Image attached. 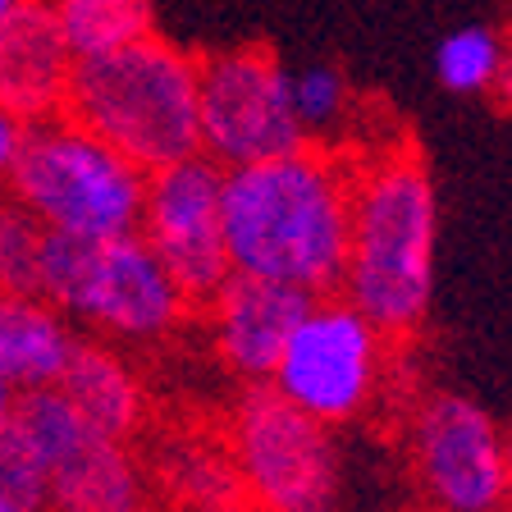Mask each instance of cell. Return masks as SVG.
<instances>
[{
  "instance_id": "52a82bcc",
  "label": "cell",
  "mask_w": 512,
  "mask_h": 512,
  "mask_svg": "<svg viewBox=\"0 0 512 512\" xmlns=\"http://www.w3.org/2000/svg\"><path fill=\"white\" fill-rule=\"evenodd\" d=\"M224 448L243 494L266 512H334L343 490V453L330 426L311 421L270 384H247L229 412Z\"/></svg>"
},
{
  "instance_id": "4fadbf2b",
  "label": "cell",
  "mask_w": 512,
  "mask_h": 512,
  "mask_svg": "<svg viewBox=\"0 0 512 512\" xmlns=\"http://www.w3.org/2000/svg\"><path fill=\"white\" fill-rule=\"evenodd\" d=\"M74 51L60 37L51 5L32 0L23 14L0 23V106L28 124L64 115Z\"/></svg>"
},
{
  "instance_id": "ffe728a7",
  "label": "cell",
  "mask_w": 512,
  "mask_h": 512,
  "mask_svg": "<svg viewBox=\"0 0 512 512\" xmlns=\"http://www.w3.org/2000/svg\"><path fill=\"white\" fill-rule=\"evenodd\" d=\"M42 234L46 229L32 215L0 202V293H37Z\"/></svg>"
},
{
  "instance_id": "ba28073f",
  "label": "cell",
  "mask_w": 512,
  "mask_h": 512,
  "mask_svg": "<svg viewBox=\"0 0 512 512\" xmlns=\"http://www.w3.org/2000/svg\"><path fill=\"white\" fill-rule=\"evenodd\" d=\"M288 74L275 51L238 46L197 60V151L220 170L307 147Z\"/></svg>"
},
{
  "instance_id": "d4e9b609",
  "label": "cell",
  "mask_w": 512,
  "mask_h": 512,
  "mask_svg": "<svg viewBox=\"0 0 512 512\" xmlns=\"http://www.w3.org/2000/svg\"><path fill=\"white\" fill-rule=\"evenodd\" d=\"M28 5H32V0H0V23H10L14 14H23Z\"/></svg>"
},
{
  "instance_id": "2e32d148",
  "label": "cell",
  "mask_w": 512,
  "mask_h": 512,
  "mask_svg": "<svg viewBox=\"0 0 512 512\" xmlns=\"http://www.w3.org/2000/svg\"><path fill=\"white\" fill-rule=\"evenodd\" d=\"M160 485L179 512H238L243 480L234 471V458L224 439L179 435L160 448Z\"/></svg>"
},
{
  "instance_id": "30bf717a",
  "label": "cell",
  "mask_w": 512,
  "mask_h": 512,
  "mask_svg": "<svg viewBox=\"0 0 512 512\" xmlns=\"http://www.w3.org/2000/svg\"><path fill=\"white\" fill-rule=\"evenodd\" d=\"M416 490L430 512H503L508 430L467 394H430L407 426Z\"/></svg>"
},
{
  "instance_id": "7a4b0ae2",
  "label": "cell",
  "mask_w": 512,
  "mask_h": 512,
  "mask_svg": "<svg viewBox=\"0 0 512 512\" xmlns=\"http://www.w3.org/2000/svg\"><path fill=\"white\" fill-rule=\"evenodd\" d=\"M439 202L416 142H375L352 160L348 261L339 298L352 302L389 339H412L435 298Z\"/></svg>"
},
{
  "instance_id": "9c48e42d",
  "label": "cell",
  "mask_w": 512,
  "mask_h": 512,
  "mask_svg": "<svg viewBox=\"0 0 512 512\" xmlns=\"http://www.w3.org/2000/svg\"><path fill=\"white\" fill-rule=\"evenodd\" d=\"M46 480V512H147V476L124 439L87 426L60 389H32L10 412Z\"/></svg>"
},
{
  "instance_id": "5b68a950",
  "label": "cell",
  "mask_w": 512,
  "mask_h": 512,
  "mask_svg": "<svg viewBox=\"0 0 512 512\" xmlns=\"http://www.w3.org/2000/svg\"><path fill=\"white\" fill-rule=\"evenodd\" d=\"M5 188L10 206L51 234L106 243L138 234L147 174L69 115H55L28 128L23 156Z\"/></svg>"
},
{
  "instance_id": "cb8c5ba5",
  "label": "cell",
  "mask_w": 512,
  "mask_h": 512,
  "mask_svg": "<svg viewBox=\"0 0 512 512\" xmlns=\"http://www.w3.org/2000/svg\"><path fill=\"white\" fill-rule=\"evenodd\" d=\"M14 389H10V380H5V375H0V430L10 426V412H14Z\"/></svg>"
},
{
  "instance_id": "ac0fdd59",
  "label": "cell",
  "mask_w": 512,
  "mask_h": 512,
  "mask_svg": "<svg viewBox=\"0 0 512 512\" xmlns=\"http://www.w3.org/2000/svg\"><path fill=\"white\" fill-rule=\"evenodd\" d=\"M508 55H512V46L503 42V32L485 28V23H467V28L448 32L444 42H439L435 78L458 96H490Z\"/></svg>"
},
{
  "instance_id": "e0dca14e",
  "label": "cell",
  "mask_w": 512,
  "mask_h": 512,
  "mask_svg": "<svg viewBox=\"0 0 512 512\" xmlns=\"http://www.w3.org/2000/svg\"><path fill=\"white\" fill-rule=\"evenodd\" d=\"M69 42L74 60L119 51L156 32V5L151 0H46Z\"/></svg>"
},
{
  "instance_id": "7c38bea8",
  "label": "cell",
  "mask_w": 512,
  "mask_h": 512,
  "mask_svg": "<svg viewBox=\"0 0 512 512\" xmlns=\"http://www.w3.org/2000/svg\"><path fill=\"white\" fill-rule=\"evenodd\" d=\"M307 293L270 279L229 275L206 298V334H211L215 362L243 384H266L279 362L288 330L307 311Z\"/></svg>"
},
{
  "instance_id": "603a6c76",
  "label": "cell",
  "mask_w": 512,
  "mask_h": 512,
  "mask_svg": "<svg viewBox=\"0 0 512 512\" xmlns=\"http://www.w3.org/2000/svg\"><path fill=\"white\" fill-rule=\"evenodd\" d=\"M490 101H494V106H503V110H512V55H508V60H503L499 78H494V87H490Z\"/></svg>"
},
{
  "instance_id": "9a60e30c",
  "label": "cell",
  "mask_w": 512,
  "mask_h": 512,
  "mask_svg": "<svg viewBox=\"0 0 512 512\" xmlns=\"http://www.w3.org/2000/svg\"><path fill=\"white\" fill-rule=\"evenodd\" d=\"M74 320L37 293H0V375L14 394L55 389L74 357Z\"/></svg>"
},
{
  "instance_id": "8fae6325",
  "label": "cell",
  "mask_w": 512,
  "mask_h": 512,
  "mask_svg": "<svg viewBox=\"0 0 512 512\" xmlns=\"http://www.w3.org/2000/svg\"><path fill=\"white\" fill-rule=\"evenodd\" d=\"M220 183L224 170L206 156H188L179 165L147 174V197H142L138 234L160 266L170 270L179 293L197 307L234 275L229 247H224L220 220Z\"/></svg>"
},
{
  "instance_id": "3957f363",
  "label": "cell",
  "mask_w": 512,
  "mask_h": 512,
  "mask_svg": "<svg viewBox=\"0 0 512 512\" xmlns=\"http://www.w3.org/2000/svg\"><path fill=\"white\" fill-rule=\"evenodd\" d=\"M64 115L133 160L142 174L197 151V55L160 32L119 51L74 60Z\"/></svg>"
},
{
  "instance_id": "44dd1931",
  "label": "cell",
  "mask_w": 512,
  "mask_h": 512,
  "mask_svg": "<svg viewBox=\"0 0 512 512\" xmlns=\"http://www.w3.org/2000/svg\"><path fill=\"white\" fill-rule=\"evenodd\" d=\"M0 512H46V480L14 421L0 430Z\"/></svg>"
},
{
  "instance_id": "7402d4cb",
  "label": "cell",
  "mask_w": 512,
  "mask_h": 512,
  "mask_svg": "<svg viewBox=\"0 0 512 512\" xmlns=\"http://www.w3.org/2000/svg\"><path fill=\"white\" fill-rule=\"evenodd\" d=\"M28 119H19L14 110H5L0 106V188L10 183V174H14V165H19V156H23V142H28Z\"/></svg>"
},
{
  "instance_id": "484cf974",
  "label": "cell",
  "mask_w": 512,
  "mask_h": 512,
  "mask_svg": "<svg viewBox=\"0 0 512 512\" xmlns=\"http://www.w3.org/2000/svg\"><path fill=\"white\" fill-rule=\"evenodd\" d=\"M503 512H512V430H508V494H503Z\"/></svg>"
},
{
  "instance_id": "d6986e66",
  "label": "cell",
  "mask_w": 512,
  "mask_h": 512,
  "mask_svg": "<svg viewBox=\"0 0 512 512\" xmlns=\"http://www.w3.org/2000/svg\"><path fill=\"white\" fill-rule=\"evenodd\" d=\"M288 92H293V115L302 133L316 147H325V138H339L357 119V96L339 64H307L298 74H288Z\"/></svg>"
},
{
  "instance_id": "6da1fadb",
  "label": "cell",
  "mask_w": 512,
  "mask_h": 512,
  "mask_svg": "<svg viewBox=\"0 0 512 512\" xmlns=\"http://www.w3.org/2000/svg\"><path fill=\"white\" fill-rule=\"evenodd\" d=\"M352 156L307 147L224 170L220 220L234 275L270 279L307 298L339 293L348 261Z\"/></svg>"
},
{
  "instance_id": "8992f818",
  "label": "cell",
  "mask_w": 512,
  "mask_h": 512,
  "mask_svg": "<svg viewBox=\"0 0 512 512\" xmlns=\"http://www.w3.org/2000/svg\"><path fill=\"white\" fill-rule=\"evenodd\" d=\"M394 366V339L375 330L362 311L339 293L311 298L298 325L288 330L270 389L320 426L362 421L380 403Z\"/></svg>"
},
{
  "instance_id": "277c9868",
  "label": "cell",
  "mask_w": 512,
  "mask_h": 512,
  "mask_svg": "<svg viewBox=\"0 0 512 512\" xmlns=\"http://www.w3.org/2000/svg\"><path fill=\"white\" fill-rule=\"evenodd\" d=\"M37 298L115 348H160L183 330L192 311V302L160 266V256L142 243V234L87 243L46 229Z\"/></svg>"
},
{
  "instance_id": "5bb4252c",
  "label": "cell",
  "mask_w": 512,
  "mask_h": 512,
  "mask_svg": "<svg viewBox=\"0 0 512 512\" xmlns=\"http://www.w3.org/2000/svg\"><path fill=\"white\" fill-rule=\"evenodd\" d=\"M55 389L96 435L106 439L133 444V435L147 421V389H142L138 366L128 362L124 348L106 339H78Z\"/></svg>"
}]
</instances>
